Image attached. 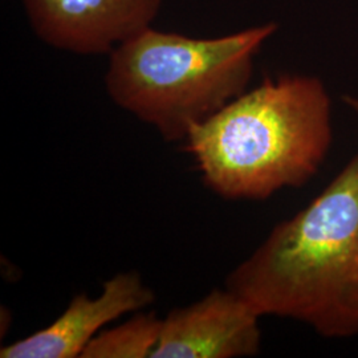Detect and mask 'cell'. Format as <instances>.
<instances>
[{
	"instance_id": "cell-1",
	"label": "cell",
	"mask_w": 358,
	"mask_h": 358,
	"mask_svg": "<svg viewBox=\"0 0 358 358\" xmlns=\"http://www.w3.org/2000/svg\"><path fill=\"white\" fill-rule=\"evenodd\" d=\"M226 288L260 316L300 321L328 338L358 334V153L271 231Z\"/></svg>"
},
{
	"instance_id": "cell-5",
	"label": "cell",
	"mask_w": 358,
	"mask_h": 358,
	"mask_svg": "<svg viewBox=\"0 0 358 358\" xmlns=\"http://www.w3.org/2000/svg\"><path fill=\"white\" fill-rule=\"evenodd\" d=\"M260 317L239 294L215 288L190 306L169 312L152 358L255 356L262 345Z\"/></svg>"
},
{
	"instance_id": "cell-7",
	"label": "cell",
	"mask_w": 358,
	"mask_h": 358,
	"mask_svg": "<svg viewBox=\"0 0 358 358\" xmlns=\"http://www.w3.org/2000/svg\"><path fill=\"white\" fill-rule=\"evenodd\" d=\"M161 328L162 320L153 312L137 313L127 322L99 333L81 358L152 357L159 341Z\"/></svg>"
},
{
	"instance_id": "cell-3",
	"label": "cell",
	"mask_w": 358,
	"mask_h": 358,
	"mask_svg": "<svg viewBox=\"0 0 358 358\" xmlns=\"http://www.w3.org/2000/svg\"><path fill=\"white\" fill-rule=\"evenodd\" d=\"M276 28L267 23L196 38L149 27L109 53L108 94L165 141H185L195 125L247 90L256 55Z\"/></svg>"
},
{
	"instance_id": "cell-4",
	"label": "cell",
	"mask_w": 358,
	"mask_h": 358,
	"mask_svg": "<svg viewBox=\"0 0 358 358\" xmlns=\"http://www.w3.org/2000/svg\"><path fill=\"white\" fill-rule=\"evenodd\" d=\"M35 35L56 50L109 55L152 27L162 0H22Z\"/></svg>"
},
{
	"instance_id": "cell-6",
	"label": "cell",
	"mask_w": 358,
	"mask_h": 358,
	"mask_svg": "<svg viewBox=\"0 0 358 358\" xmlns=\"http://www.w3.org/2000/svg\"><path fill=\"white\" fill-rule=\"evenodd\" d=\"M154 292L137 272L118 273L103 284L97 297L80 294L44 329L0 349L1 358L81 357L105 325L153 304Z\"/></svg>"
},
{
	"instance_id": "cell-8",
	"label": "cell",
	"mask_w": 358,
	"mask_h": 358,
	"mask_svg": "<svg viewBox=\"0 0 358 358\" xmlns=\"http://www.w3.org/2000/svg\"><path fill=\"white\" fill-rule=\"evenodd\" d=\"M344 103L358 115V97H355V96H345V97H344Z\"/></svg>"
},
{
	"instance_id": "cell-2",
	"label": "cell",
	"mask_w": 358,
	"mask_h": 358,
	"mask_svg": "<svg viewBox=\"0 0 358 358\" xmlns=\"http://www.w3.org/2000/svg\"><path fill=\"white\" fill-rule=\"evenodd\" d=\"M332 140V103L324 83L282 75L266 78L195 125L185 143L215 194L263 201L313 178Z\"/></svg>"
}]
</instances>
